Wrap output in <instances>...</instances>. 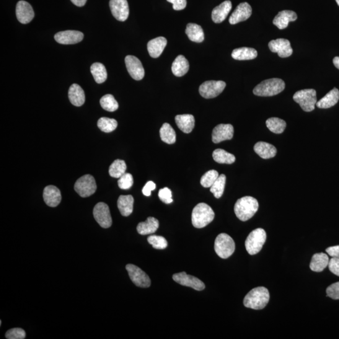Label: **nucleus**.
I'll return each mask as SVG.
<instances>
[{"label":"nucleus","instance_id":"nucleus-1","mask_svg":"<svg viewBox=\"0 0 339 339\" xmlns=\"http://www.w3.org/2000/svg\"><path fill=\"white\" fill-rule=\"evenodd\" d=\"M258 202L253 197L246 196L238 199L234 206V212L237 218L242 221H247L252 218L258 211Z\"/></svg>","mask_w":339,"mask_h":339},{"label":"nucleus","instance_id":"nucleus-2","mask_svg":"<svg viewBox=\"0 0 339 339\" xmlns=\"http://www.w3.org/2000/svg\"><path fill=\"white\" fill-rule=\"evenodd\" d=\"M270 300V293L265 287L253 288L245 297L243 304L246 307L254 310H262Z\"/></svg>","mask_w":339,"mask_h":339},{"label":"nucleus","instance_id":"nucleus-3","mask_svg":"<svg viewBox=\"0 0 339 339\" xmlns=\"http://www.w3.org/2000/svg\"><path fill=\"white\" fill-rule=\"evenodd\" d=\"M215 214L212 209L205 203L198 204L191 214V222L196 228H203L213 221Z\"/></svg>","mask_w":339,"mask_h":339},{"label":"nucleus","instance_id":"nucleus-4","mask_svg":"<svg viewBox=\"0 0 339 339\" xmlns=\"http://www.w3.org/2000/svg\"><path fill=\"white\" fill-rule=\"evenodd\" d=\"M285 88L283 80L273 78L265 80L255 87L253 93L258 96H273L281 92Z\"/></svg>","mask_w":339,"mask_h":339},{"label":"nucleus","instance_id":"nucleus-5","mask_svg":"<svg viewBox=\"0 0 339 339\" xmlns=\"http://www.w3.org/2000/svg\"><path fill=\"white\" fill-rule=\"evenodd\" d=\"M266 240V233L262 228H258L251 232L246 239L245 247L251 255L258 254L262 250Z\"/></svg>","mask_w":339,"mask_h":339},{"label":"nucleus","instance_id":"nucleus-6","mask_svg":"<svg viewBox=\"0 0 339 339\" xmlns=\"http://www.w3.org/2000/svg\"><path fill=\"white\" fill-rule=\"evenodd\" d=\"M235 243L228 234L221 233L217 235L214 243V250L216 254L222 259H227L233 254Z\"/></svg>","mask_w":339,"mask_h":339},{"label":"nucleus","instance_id":"nucleus-7","mask_svg":"<svg viewBox=\"0 0 339 339\" xmlns=\"http://www.w3.org/2000/svg\"><path fill=\"white\" fill-rule=\"evenodd\" d=\"M294 100L305 112H311L317 104L316 90L313 89L300 90L295 93Z\"/></svg>","mask_w":339,"mask_h":339},{"label":"nucleus","instance_id":"nucleus-8","mask_svg":"<svg viewBox=\"0 0 339 339\" xmlns=\"http://www.w3.org/2000/svg\"><path fill=\"white\" fill-rule=\"evenodd\" d=\"M74 189L82 198L92 196L97 189L94 178L89 174L82 176L75 183Z\"/></svg>","mask_w":339,"mask_h":339},{"label":"nucleus","instance_id":"nucleus-9","mask_svg":"<svg viewBox=\"0 0 339 339\" xmlns=\"http://www.w3.org/2000/svg\"><path fill=\"white\" fill-rule=\"evenodd\" d=\"M226 86V82L224 81H206L199 87V93L206 99H212L221 94Z\"/></svg>","mask_w":339,"mask_h":339},{"label":"nucleus","instance_id":"nucleus-10","mask_svg":"<svg viewBox=\"0 0 339 339\" xmlns=\"http://www.w3.org/2000/svg\"><path fill=\"white\" fill-rule=\"evenodd\" d=\"M126 269L129 278L136 286L141 288H149L151 285L149 276L138 266L129 264L126 266Z\"/></svg>","mask_w":339,"mask_h":339},{"label":"nucleus","instance_id":"nucleus-11","mask_svg":"<svg viewBox=\"0 0 339 339\" xmlns=\"http://www.w3.org/2000/svg\"><path fill=\"white\" fill-rule=\"evenodd\" d=\"M93 215L95 221L103 228H109L112 225V218L107 204L104 203L97 204L93 210Z\"/></svg>","mask_w":339,"mask_h":339},{"label":"nucleus","instance_id":"nucleus-12","mask_svg":"<svg viewBox=\"0 0 339 339\" xmlns=\"http://www.w3.org/2000/svg\"><path fill=\"white\" fill-rule=\"evenodd\" d=\"M173 279L181 285L190 287L196 290L201 291L205 289V284L203 281L195 276L187 275L184 271L175 274Z\"/></svg>","mask_w":339,"mask_h":339},{"label":"nucleus","instance_id":"nucleus-13","mask_svg":"<svg viewBox=\"0 0 339 339\" xmlns=\"http://www.w3.org/2000/svg\"><path fill=\"white\" fill-rule=\"evenodd\" d=\"M110 7L113 17L120 22L128 19L129 10L127 0H110Z\"/></svg>","mask_w":339,"mask_h":339},{"label":"nucleus","instance_id":"nucleus-14","mask_svg":"<svg viewBox=\"0 0 339 339\" xmlns=\"http://www.w3.org/2000/svg\"><path fill=\"white\" fill-rule=\"evenodd\" d=\"M126 69L132 78L140 81L144 76V70L141 61L136 57L128 56L125 58Z\"/></svg>","mask_w":339,"mask_h":339},{"label":"nucleus","instance_id":"nucleus-15","mask_svg":"<svg viewBox=\"0 0 339 339\" xmlns=\"http://www.w3.org/2000/svg\"><path fill=\"white\" fill-rule=\"evenodd\" d=\"M268 46L272 53L278 54V56L281 58H288L293 54L290 42L284 38L271 40Z\"/></svg>","mask_w":339,"mask_h":339},{"label":"nucleus","instance_id":"nucleus-16","mask_svg":"<svg viewBox=\"0 0 339 339\" xmlns=\"http://www.w3.org/2000/svg\"><path fill=\"white\" fill-rule=\"evenodd\" d=\"M234 135V128L230 124H220L212 131V139L214 143L231 139Z\"/></svg>","mask_w":339,"mask_h":339},{"label":"nucleus","instance_id":"nucleus-17","mask_svg":"<svg viewBox=\"0 0 339 339\" xmlns=\"http://www.w3.org/2000/svg\"><path fill=\"white\" fill-rule=\"evenodd\" d=\"M54 38L57 42L63 45H71L81 42L84 38V34L76 30H66L57 33Z\"/></svg>","mask_w":339,"mask_h":339},{"label":"nucleus","instance_id":"nucleus-18","mask_svg":"<svg viewBox=\"0 0 339 339\" xmlns=\"http://www.w3.org/2000/svg\"><path fill=\"white\" fill-rule=\"evenodd\" d=\"M252 14V7L247 2L241 3L237 7L229 18V22L231 25L246 21Z\"/></svg>","mask_w":339,"mask_h":339},{"label":"nucleus","instance_id":"nucleus-19","mask_svg":"<svg viewBox=\"0 0 339 339\" xmlns=\"http://www.w3.org/2000/svg\"><path fill=\"white\" fill-rule=\"evenodd\" d=\"M16 15L18 20L23 24H27L34 18V12L32 6L25 1L18 2L16 7Z\"/></svg>","mask_w":339,"mask_h":339},{"label":"nucleus","instance_id":"nucleus-20","mask_svg":"<svg viewBox=\"0 0 339 339\" xmlns=\"http://www.w3.org/2000/svg\"><path fill=\"white\" fill-rule=\"evenodd\" d=\"M43 197L46 205L51 208L58 206L62 200L60 190L54 185L46 186L44 188Z\"/></svg>","mask_w":339,"mask_h":339},{"label":"nucleus","instance_id":"nucleus-21","mask_svg":"<svg viewBox=\"0 0 339 339\" xmlns=\"http://www.w3.org/2000/svg\"><path fill=\"white\" fill-rule=\"evenodd\" d=\"M232 4L231 1H225L219 6L214 8L212 12V19L216 23H221L226 20L227 15L231 12Z\"/></svg>","mask_w":339,"mask_h":339},{"label":"nucleus","instance_id":"nucleus-22","mask_svg":"<svg viewBox=\"0 0 339 339\" xmlns=\"http://www.w3.org/2000/svg\"><path fill=\"white\" fill-rule=\"evenodd\" d=\"M297 19V15L296 12L290 10H284L278 13L273 23L279 29L282 30L288 27L289 22L296 21Z\"/></svg>","mask_w":339,"mask_h":339},{"label":"nucleus","instance_id":"nucleus-23","mask_svg":"<svg viewBox=\"0 0 339 339\" xmlns=\"http://www.w3.org/2000/svg\"><path fill=\"white\" fill-rule=\"evenodd\" d=\"M167 40L164 37H159L149 41L147 49L152 58H159L167 46Z\"/></svg>","mask_w":339,"mask_h":339},{"label":"nucleus","instance_id":"nucleus-24","mask_svg":"<svg viewBox=\"0 0 339 339\" xmlns=\"http://www.w3.org/2000/svg\"><path fill=\"white\" fill-rule=\"evenodd\" d=\"M177 125L185 133H190L195 126V118L191 115H181L175 116Z\"/></svg>","mask_w":339,"mask_h":339},{"label":"nucleus","instance_id":"nucleus-25","mask_svg":"<svg viewBox=\"0 0 339 339\" xmlns=\"http://www.w3.org/2000/svg\"><path fill=\"white\" fill-rule=\"evenodd\" d=\"M255 152L263 159H271L276 156L277 153L275 147L266 142L260 141L255 144Z\"/></svg>","mask_w":339,"mask_h":339},{"label":"nucleus","instance_id":"nucleus-26","mask_svg":"<svg viewBox=\"0 0 339 339\" xmlns=\"http://www.w3.org/2000/svg\"><path fill=\"white\" fill-rule=\"evenodd\" d=\"M69 98L70 102L75 106H81L85 103V94L83 89L79 85L73 84L69 88Z\"/></svg>","mask_w":339,"mask_h":339},{"label":"nucleus","instance_id":"nucleus-27","mask_svg":"<svg viewBox=\"0 0 339 339\" xmlns=\"http://www.w3.org/2000/svg\"><path fill=\"white\" fill-rule=\"evenodd\" d=\"M159 227V222L156 218L149 217L146 222H141L137 226V231L141 235L155 233Z\"/></svg>","mask_w":339,"mask_h":339},{"label":"nucleus","instance_id":"nucleus-28","mask_svg":"<svg viewBox=\"0 0 339 339\" xmlns=\"http://www.w3.org/2000/svg\"><path fill=\"white\" fill-rule=\"evenodd\" d=\"M329 263L328 256L323 253H317L312 256L310 268L315 272H321L327 268Z\"/></svg>","mask_w":339,"mask_h":339},{"label":"nucleus","instance_id":"nucleus-29","mask_svg":"<svg viewBox=\"0 0 339 339\" xmlns=\"http://www.w3.org/2000/svg\"><path fill=\"white\" fill-rule=\"evenodd\" d=\"M189 63L184 56L180 55L173 61L172 71L174 76L182 77L187 73L189 70Z\"/></svg>","mask_w":339,"mask_h":339},{"label":"nucleus","instance_id":"nucleus-30","mask_svg":"<svg viewBox=\"0 0 339 339\" xmlns=\"http://www.w3.org/2000/svg\"><path fill=\"white\" fill-rule=\"evenodd\" d=\"M339 100V90L337 88H333L328 92L319 102H317L316 106L318 108L328 109L335 106Z\"/></svg>","mask_w":339,"mask_h":339},{"label":"nucleus","instance_id":"nucleus-31","mask_svg":"<svg viewBox=\"0 0 339 339\" xmlns=\"http://www.w3.org/2000/svg\"><path fill=\"white\" fill-rule=\"evenodd\" d=\"M134 199L131 195L121 196L118 200V208L123 216L127 217L133 211Z\"/></svg>","mask_w":339,"mask_h":339},{"label":"nucleus","instance_id":"nucleus-32","mask_svg":"<svg viewBox=\"0 0 339 339\" xmlns=\"http://www.w3.org/2000/svg\"><path fill=\"white\" fill-rule=\"evenodd\" d=\"M185 33L192 42H203L204 40V32L201 26L196 23H188L186 28Z\"/></svg>","mask_w":339,"mask_h":339},{"label":"nucleus","instance_id":"nucleus-33","mask_svg":"<svg viewBox=\"0 0 339 339\" xmlns=\"http://www.w3.org/2000/svg\"><path fill=\"white\" fill-rule=\"evenodd\" d=\"M232 58L237 61L253 60L258 56L257 51L253 48L241 47L232 51Z\"/></svg>","mask_w":339,"mask_h":339},{"label":"nucleus","instance_id":"nucleus-34","mask_svg":"<svg viewBox=\"0 0 339 339\" xmlns=\"http://www.w3.org/2000/svg\"><path fill=\"white\" fill-rule=\"evenodd\" d=\"M90 72L94 77L95 81L98 84L105 82L107 79L108 74L106 67L102 63H95L90 67Z\"/></svg>","mask_w":339,"mask_h":339},{"label":"nucleus","instance_id":"nucleus-35","mask_svg":"<svg viewBox=\"0 0 339 339\" xmlns=\"http://www.w3.org/2000/svg\"><path fill=\"white\" fill-rule=\"evenodd\" d=\"M212 157L215 162L221 164H232L235 161L234 155L225 151L222 149L215 150Z\"/></svg>","mask_w":339,"mask_h":339},{"label":"nucleus","instance_id":"nucleus-36","mask_svg":"<svg viewBox=\"0 0 339 339\" xmlns=\"http://www.w3.org/2000/svg\"><path fill=\"white\" fill-rule=\"evenodd\" d=\"M160 138L167 144H173L176 141V133L174 129L169 123H164L160 130Z\"/></svg>","mask_w":339,"mask_h":339},{"label":"nucleus","instance_id":"nucleus-37","mask_svg":"<svg viewBox=\"0 0 339 339\" xmlns=\"http://www.w3.org/2000/svg\"><path fill=\"white\" fill-rule=\"evenodd\" d=\"M266 126L271 132L276 134L283 133L286 127L285 121L278 118H270L266 121Z\"/></svg>","mask_w":339,"mask_h":339},{"label":"nucleus","instance_id":"nucleus-38","mask_svg":"<svg viewBox=\"0 0 339 339\" xmlns=\"http://www.w3.org/2000/svg\"><path fill=\"white\" fill-rule=\"evenodd\" d=\"M126 165L125 161L122 160H116L111 165L109 169V173L111 177L119 178L126 173Z\"/></svg>","mask_w":339,"mask_h":339},{"label":"nucleus","instance_id":"nucleus-39","mask_svg":"<svg viewBox=\"0 0 339 339\" xmlns=\"http://www.w3.org/2000/svg\"><path fill=\"white\" fill-rule=\"evenodd\" d=\"M226 181V175L224 174L220 175L216 182L211 186L210 191L214 194L215 198L219 199L223 195Z\"/></svg>","mask_w":339,"mask_h":339},{"label":"nucleus","instance_id":"nucleus-40","mask_svg":"<svg viewBox=\"0 0 339 339\" xmlns=\"http://www.w3.org/2000/svg\"><path fill=\"white\" fill-rule=\"evenodd\" d=\"M98 126L105 133H111L117 128L118 122L115 119L103 117L98 120Z\"/></svg>","mask_w":339,"mask_h":339},{"label":"nucleus","instance_id":"nucleus-41","mask_svg":"<svg viewBox=\"0 0 339 339\" xmlns=\"http://www.w3.org/2000/svg\"><path fill=\"white\" fill-rule=\"evenodd\" d=\"M100 104L105 110L113 112L118 110L119 105L113 95L106 94L100 100Z\"/></svg>","mask_w":339,"mask_h":339},{"label":"nucleus","instance_id":"nucleus-42","mask_svg":"<svg viewBox=\"0 0 339 339\" xmlns=\"http://www.w3.org/2000/svg\"><path fill=\"white\" fill-rule=\"evenodd\" d=\"M219 173L216 170H211L207 172L201 179V184L204 187H211V186L216 182L217 178L219 177Z\"/></svg>","mask_w":339,"mask_h":339},{"label":"nucleus","instance_id":"nucleus-43","mask_svg":"<svg viewBox=\"0 0 339 339\" xmlns=\"http://www.w3.org/2000/svg\"><path fill=\"white\" fill-rule=\"evenodd\" d=\"M148 241L153 248L157 250H164L168 246L166 239L160 235H150L148 237Z\"/></svg>","mask_w":339,"mask_h":339},{"label":"nucleus","instance_id":"nucleus-44","mask_svg":"<svg viewBox=\"0 0 339 339\" xmlns=\"http://www.w3.org/2000/svg\"><path fill=\"white\" fill-rule=\"evenodd\" d=\"M119 187L121 189L127 190L133 185V177L130 173H125L119 178L118 181Z\"/></svg>","mask_w":339,"mask_h":339},{"label":"nucleus","instance_id":"nucleus-45","mask_svg":"<svg viewBox=\"0 0 339 339\" xmlns=\"http://www.w3.org/2000/svg\"><path fill=\"white\" fill-rule=\"evenodd\" d=\"M5 337L8 339H24L26 337V333L22 328H14L8 330Z\"/></svg>","mask_w":339,"mask_h":339},{"label":"nucleus","instance_id":"nucleus-46","mask_svg":"<svg viewBox=\"0 0 339 339\" xmlns=\"http://www.w3.org/2000/svg\"><path fill=\"white\" fill-rule=\"evenodd\" d=\"M159 197L163 203L169 204L172 203V191L169 188L165 187L159 190Z\"/></svg>","mask_w":339,"mask_h":339},{"label":"nucleus","instance_id":"nucleus-47","mask_svg":"<svg viewBox=\"0 0 339 339\" xmlns=\"http://www.w3.org/2000/svg\"><path fill=\"white\" fill-rule=\"evenodd\" d=\"M327 295L333 300H339V281L331 284L327 288Z\"/></svg>","mask_w":339,"mask_h":339},{"label":"nucleus","instance_id":"nucleus-48","mask_svg":"<svg viewBox=\"0 0 339 339\" xmlns=\"http://www.w3.org/2000/svg\"><path fill=\"white\" fill-rule=\"evenodd\" d=\"M328 268L332 273L339 276V258H332L328 263Z\"/></svg>","mask_w":339,"mask_h":339},{"label":"nucleus","instance_id":"nucleus-49","mask_svg":"<svg viewBox=\"0 0 339 339\" xmlns=\"http://www.w3.org/2000/svg\"><path fill=\"white\" fill-rule=\"evenodd\" d=\"M167 1L172 4L173 10L177 11L185 9L187 6V0H167Z\"/></svg>","mask_w":339,"mask_h":339},{"label":"nucleus","instance_id":"nucleus-50","mask_svg":"<svg viewBox=\"0 0 339 339\" xmlns=\"http://www.w3.org/2000/svg\"><path fill=\"white\" fill-rule=\"evenodd\" d=\"M156 188V185L152 181H149V182L146 183V185H144V187L142 190V192L146 196H151V192L152 190H154Z\"/></svg>","mask_w":339,"mask_h":339},{"label":"nucleus","instance_id":"nucleus-51","mask_svg":"<svg viewBox=\"0 0 339 339\" xmlns=\"http://www.w3.org/2000/svg\"><path fill=\"white\" fill-rule=\"evenodd\" d=\"M326 252L332 258H339V245L327 248Z\"/></svg>","mask_w":339,"mask_h":339},{"label":"nucleus","instance_id":"nucleus-52","mask_svg":"<svg viewBox=\"0 0 339 339\" xmlns=\"http://www.w3.org/2000/svg\"><path fill=\"white\" fill-rule=\"evenodd\" d=\"M71 1L73 3V4L79 7L84 6L87 2V0H71Z\"/></svg>","mask_w":339,"mask_h":339},{"label":"nucleus","instance_id":"nucleus-53","mask_svg":"<svg viewBox=\"0 0 339 339\" xmlns=\"http://www.w3.org/2000/svg\"><path fill=\"white\" fill-rule=\"evenodd\" d=\"M333 63L334 64L336 68L339 69V57H335L333 60Z\"/></svg>","mask_w":339,"mask_h":339},{"label":"nucleus","instance_id":"nucleus-54","mask_svg":"<svg viewBox=\"0 0 339 339\" xmlns=\"http://www.w3.org/2000/svg\"><path fill=\"white\" fill-rule=\"evenodd\" d=\"M336 2H337V5L339 6V0H335Z\"/></svg>","mask_w":339,"mask_h":339}]
</instances>
